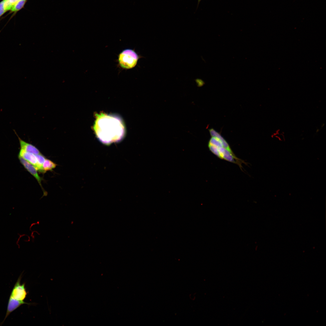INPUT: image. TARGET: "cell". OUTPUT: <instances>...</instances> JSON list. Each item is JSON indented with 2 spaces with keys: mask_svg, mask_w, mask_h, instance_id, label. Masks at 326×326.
Returning a JSON list of instances; mask_svg holds the SVG:
<instances>
[{
  "mask_svg": "<svg viewBox=\"0 0 326 326\" xmlns=\"http://www.w3.org/2000/svg\"><path fill=\"white\" fill-rule=\"evenodd\" d=\"M18 156L23 158L36 168L37 165V160L35 155L26 152L20 149Z\"/></svg>",
  "mask_w": 326,
  "mask_h": 326,
  "instance_id": "obj_7",
  "label": "cell"
},
{
  "mask_svg": "<svg viewBox=\"0 0 326 326\" xmlns=\"http://www.w3.org/2000/svg\"><path fill=\"white\" fill-rule=\"evenodd\" d=\"M35 155L37 160V165L36 168L39 172L42 173H45L43 169L42 166L46 159L45 157L41 153L36 155Z\"/></svg>",
  "mask_w": 326,
  "mask_h": 326,
  "instance_id": "obj_9",
  "label": "cell"
},
{
  "mask_svg": "<svg viewBox=\"0 0 326 326\" xmlns=\"http://www.w3.org/2000/svg\"><path fill=\"white\" fill-rule=\"evenodd\" d=\"M201 1V0H198V4H197V8H198V5H199V4L200 2V1Z\"/></svg>",
  "mask_w": 326,
  "mask_h": 326,
  "instance_id": "obj_13",
  "label": "cell"
},
{
  "mask_svg": "<svg viewBox=\"0 0 326 326\" xmlns=\"http://www.w3.org/2000/svg\"><path fill=\"white\" fill-rule=\"evenodd\" d=\"M22 274L18 278L11 292L10 297L14 299L24 301L26 298L27 292L25 288V283L21 284Z\"/></svg>",
  "mask_w": 326,
  "mask_h": 326,
  "instance_id": "obj_3",
  "label": "cell"
},
{
  "mask_svg": "<svg viewBox=\"0 0 326 326\" xmlns=\"http://www.w3.org/2000/svg\"><path fill=\"white\" fill-rule=\"evenodd\" d=\"M218 148L223 147V144L221 141L218 138L212 137L209 140L208 144Z\"/></svg>",
  "mask_w": 326,
  "mask_h": 326,
  "instance_id": "obj_12",
  "label": "cell"
},
{
  "mask_svg": "<svg viewBox=\"0 0 326 326\" xmlns=\"http://www.w3.org/2000/svg\"><path fill=\"white\" fill-rule=\"evenodd\" d=\"M24 304L30 305L29 303L26 302L24 301H21L16 300L9 297L6 315L4 320L1 323V324L3 323L6 318L11 312L15 310L21 305Z\"/></svg>",
  "mask_w": 326,
  "mask_h": 326,
  "instance_id": "obj_5",
  "label": "cell"
},
{
  "mask_svg": "<svg viewBox=\"0 0 326 326\" xmlns=\"http://www.w3.org/2000/svg\"><path fill=\"white\" fill-rule=\"evenodd\" d=\"M93 129L97 138L102 142L109 144L118 142L123 137L125 127L122 120L114 115H96Z\"/></svg>",
  "mask_w": 326,
  "mask_h": 326,
  "instance_id": "obj_1",
  "label": "cell"
},
{
  "mask_svg": "<svg viewBox=\"0 0 326 326\" xmlns=\"http://www.w3.org/2000/svg\"><path fill=\"white\" fill-rule=\"evenodd\" d=\"M210 133L212 137H215L219 139L222 142L223 147L229 151L232 150L226 140L221 136V135L213 129H209Z\"/></svg>",
  "mask_w": 326,
  "mask_h": 326,
  "instance_id": "obj_8",
  "label": "cell"
},
{
  "mask_svg": "<svg viewBox=\"0 0 326 326\" xmlns=\"http://www.w3.org/2000/svg\"><path fill=\"white\" fill-rule=\"evenodd\" d=\"M57 165L50 159H46L43 165V169L44 172L51 171L55 168Z\"/></svg>",
  "mask_w": 326,
  "mask_h": 326,
  "instance_id": "obj_10",
  "label": "cell"
},
{
  "mask_svg": "<svg viewBox=\"0 0 326 326\" xmlns=\"http://www.w3.org/2000/svg\"><path fill=\"white\" fill-rule=\"evenodd\" d=\"M27 0H19L11 7L10 11L11 12L16 13L24 6Z\"/></svg>",
  "mask_w": 326,
  "mask_h": 326,
  "instance_id": "obj_11",
  "label": "cell"
},
{
  "mask_svg": "<svg viewBox=\"0 0 326 326\" xmlns=\"http://www.w3.org/2000/svg\"><path fill=\"white\" fill-rule=\"evenodd\" d=\"M139 58V56L134 50L126 49L119 54L118 61L121 67L129 69L134 68L136 65Z\"/></svg>",
  "mask_w": 326,
  "mask_h": 326,
  "instance_id": "obj_2",
  "label": "cell"
},
{
  "mask_svg": "<svg viewBox=\"0 0 326 326\" xmlns=\"http://www.w3.org/2000/svg\"><path fill=\"white\" fill-rule=\"evenodd\" d=\"M18 158L24 168L37 180L43 191L44 196H46L47 193L44 190L41 184L42 179L39 175L36 168L33 165L22 157L18 156Z\"/></svg>",
  "mask_w": 326,
  "mask_h": 326,
  "instance_id": "obj_4",
  "label": "cell"
},
{
  "mask_svg": "<svg viewBox=\"0 0 326 326\" xmlns=\"http://www.w3.org/2000/svg\"><path fill=\"white\" fill-rule=\"evenodd\" d=\"M14 131L18 139L20 149L26 152L32 153L35 155L41 153L39 149L35 146L23 140L18 136L15 130Z\"/></svg>",
  "mask_w": 326,
  "mask_h": 326,
  "instance_id": "obj_6",
  "label": "cell"
}]
</instances>
